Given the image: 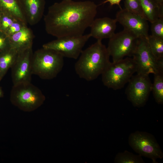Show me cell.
<instances>
[{
	"mask_svg": "<svg viewBox=\"0 0 163 163\" xmlns=\"http://www.w3.org/2000/svg\"><path fill=\"white\" fill-rule=\"evenodd\" d=\"M160 4L163 5V0H156Z\"/></svg>",
	"mask_w": 163,
	"mask_h": 163,
	"instance_id": "83f0119b",
	"label": "cell"
},
{
	"mask_svg": "<svg viewBox=\"0 0 163 163\" xmlns=\"http://www.w3.org/2000/svg\"><path fill=\"white\" fill-rule=\"evenodd\" d=\"M0 79H1V78H0Z\"/></svg>",
	"mask_w": 163,
	"mask_h": 163,
	"instance_id": "4dcf8cb0",
	"label": "cell"
},
{
	"mask_svg": "<svg viewBox=\"0 0 163 163\" xmlns=\"http://www.w3.org/2000/svg\"><path fill=\"white\" fill-rule=\"evenodd\" d=\"M33 54L32 48L18 52L11 67L13 85L31 82Z\"/></svg>",
	"mask_w": 163,
	"mask_h": 163,
	"instance_id": "8fae6325",
	"label": "cell"
},
{
	"mask_svg": "<svg viewBox=\"0 0 163 163\" xmlns=\"http://www.w3.org/2000/svg\"><path fill=\"white\" fill-rule=\"evenodd\" d=\"M132 149L138 155L150 159L153 163L163 158V152L154 136L150 133L137 131L131 133L128 139Z\"/></svg>",
	"mask_w": 163,
	"mask_h": 163,
	"instance_id": "8992f818",
	"label": "cell"
},
{
	"mask_svg": "<svg viewBox=\"0 0 163 163\" xmlns=\"http://www.w3.org/2000/svg\"><path fill=\"white\" fill-rule=\"evenodd\" d=\"M0 22V30L5 33L11 24L17 20L8 14L2 13Z\"/></svg>",
	"mask_w": 163,
	"mask_h": 163,
	"instance_id": "cb8c5ba5",
	"label": "cell"
},
{
	"mask_svg": "<svg viewBox=\"0 0 163 163\" xmlns=\"http://www.w3.org/2000/svg\"><path fill=\"white\" fill-rule=\"evenodd\" d=\"M19 2L27 23L32 26L37 24L43 14L45 0H19Z\"/></svg>",
	"mask_w": 163,
	"mask_h": 163,
	"instance_id": "4fadbf2b",
	"label": "cell"
},
{
	"mask_svg": "<svg viewBox=\"0 0 163 163\" xmlns=\"http://www.w3.org/2000/svg\"><path fill=\"white\" fill-rule=\"evenodd\" d=\"M139 38L132 32L124 29L109 39L107 49L113 62L120 60L125 56H132Z\"/></svg>",
	"mask_w": 163,
	"mask_h": 163,
	"instance_id": "52a82bcc",
	"label": "cell"
},
{
	"mask_svg": "<svg viewBox=\"0 0 163 163\" xmlns=\"http://www.w3.org/2000/svg\"><path fill=\"white\" fill-rule=\"evenodd\" d=\"M0 34V53L11 47L9 37L5 34Z\"/></svg>",
	"mask_w": 163,
	"mask_h": 163,
	"instance_id": "484cf974",
	"label": "cell"
},
{
	"mask_svg": "<svg viewBox=\"0 0 163 163\" xmlns=\"http://www.w3.org/2000/svg\"><path fill=\"white\" fill-rule=\"evenodd\" d=\"M117 22L115 19L107 17L94 19L90 27L91 37L97 40L110 39L115 34Z\"/></svg>",
	"mask_w": 163,
	"mask_h": 163,
	"instance_id": "5bb4252c",
	"label": "cell"
},
{
	"mask_svg": "<svg viewBox=\"0 0 163 163\" xmlns=\"http://www.w3.org/2000/svg\"><path fill=\"white\" fill-rule=\"evenodd\" d=\"M27 26V24L18 20H15L11 24L5 34L8 37L20 31Z\"/></svg>",
	"mask_w": 163,
	"mask_h": 163,
	"instance_id": "d4e9b609",
	"label": "cell"
},
{
	"mask_svg": "<svg viewBox=\"0 0 163 163\" xmlns=\"http://www.w3.org/2000/svg\"><path fill=\"white\" fill-rule=\"evenodd\" d=\"M148 41L153 54L158 60L163 59V39L149 35Z\"/></svg>",
	"mask_w": 163,
	"mask_h": 163,
	"instance_id": "44dd1931",
	"label": "cell"
},
{
	"mask_svg": "<svg viewBox=\"0 0 163 163\" xmlns=\"http://www.w3.org/2000/svg\"><path fill=\"white\" fill-rule=\"evenodd\" d=\"M141 155H136L127 150L118 153L116 155L115 163H144Z\"/></svg>",
	"mask_w": 163,
	"mask_h": 163,
	"instance_id": "ffe728a7",
	"label": "cell"
},
{
	"mask_svg": "<svg viewBox=\"0 0 163 163\" xmlns=\"http://www.w3.org/2000/svg\"><path fill=\"white\" fill-rule=\"evenodd\" d=\"M18 52L10 47L0 53V78L11 68L17 57Z\"/></svg>",
	"mask_w": 163,
	"mask_h": 163,
	"instance_id": "ac0fdd59",
	"label": "cell"
},
{
	"mask_svg": "<svg viewBox=\"0 0 163 163\" xmlns=\"http://www.w3.org/2000/svg\"><path fill=\"white\" fill-rule=\"evenodd\" d=\"M0 12L10 15L27 24L19 0H0Z\"/></svg>",
	"mask_w": 163,
	"mask_h": 163,
	"instance_id": "e0dca14e",
	"label": "cell"
},
{
	"mask_svg": "<svg viewBox=\"0 0 163 163\" xmlns=\"http://www.w3.org/2000/svg\"><path fill=\"white\" fill-rule=\"evenodd\" d=\"M145 19L151 23L163 18V5L156 0H140Z\"/></svg>",
	"mask_w": 163,
	"mask_h": 163,
	"instance_id": "2e32d148",
	"label": "cell"
},
{
	"mask_svg": "<svg viewBox=\"0 0 163 163\" xmlns=\"http://www.w3.org/2000/svg\"><path fill=\"white\" fill-rule=\"evenodd\" d=\"M136 72L135 63L132 58L127 57L110 62L101 74L104 85L117 90L123 88Z\"/></svg>",
	"mask_w": 163,
	"mask_h": 163,
	"instance_id": "277c9868",
	"label": "cell"
},
{
	"mask_svg": "<svg viewBox=\"0 0 163 163\" xmlns=\"http://www.w3.org/2000/svg\"><path fill=\"white\" fill-rule=\"evenodd\" d=\"M80 55L75 70L80 78L87 81L97 78L110 62L107 47L101 40L82 50Z\"/></svg>",
	"mask_w": 163,
	"mask_h": 163,
	"instance_id": "7a4b0ae2",
	"label": "cell"
},
{
	"mask_svg": "<svg viewBox=\"0 0 163 163\" xmlns=\"http://www.w3.org/2000/svg\"><path fill=\"white\" fill-rule=\"evenodd\" d=\"M154 75L152 91L156 102L158 104H163V73L158 72Z\"/></svg>",
	"mask_w": 163,
	"mask_h": 163,
	"instance_id": "d6986e66",
	"label": "cell"
},
{
	"mask_svg": "<svg viewBox=\"0 0 163 163\" xmlns=\"http://www.w3.org/2000/svg\"><path fill=\"white\" fill-rule=\"evenodd\" d=\"M9 38L11 47L18 52L32 48L34 36L27 26Z\"/></svg>",
	"mask_w": 163,
	"mask_h": 163,
	"instance_id": "9a60e30c",
	"label": "cell"
},
{
	"mask_svg": "<svg viewBox=\"0 0 163 163\" xmlns=\"http://www.w3.org/2000/svg\"><path fill=\"white\" fill-rule=\"evenodd\" d=\"M64 57L58 52L42 48L33 54L32 59V74L44 79L56 77L62 69Z\"/></svg>",
	"mask_w": 163,
	"mask_h": 163,
	"instance_id": "3957f363",
	"label": "cell"
},
{
	"mask_svg": "<svg viewBox=\"0 0 163 163\" xmlns=\"http://www.w3.org/2000/svg\"><path fill=\"white\" fill-rule=\"evenodd\" d=\"M122 0H106L103 2L100 5L104 4L107 2H109L111 6H112L114 5H118L119 7L121 8L120 5V3Z\"/></svg>",
	"mask_w": 163,
	"mask_h": 163,
	"instance_id": "4316f807",
	"label": "cell"
},
{
	"mask_svg": "<svg viewBox=\"0 0 163 163\" xmlns=\"http://www.w3.org/2000/svg\"><path fill=\"white\" fill-rule=\"evenodd\" d=\"M124 7L125 9L145 19L140 0H125Z\"/></svg>",
	"mask_w": 163,
	"mask_h": 163,
	"instance_id": "7402d4cb",
	"label": "cell"
},
{
	"mask_svg": "<svg viewBox=\"0 0 163 163\" xmlns=\"http://www.w3.org/2000/svg\"><path fill=\"white\" fill-rule=\"evenodd\" d=\"M1 13L0 12V20H1Z\"/></svg>",
	"mask_w": 163,
	"mask_h": 163,
	"instance_id": "f546056e",
	"label": "cell"
},
{
	"mask_svg": "<svg viewBox=\"0 0 163 163\" xmlns=\"http://www.w3.org/2000/svg\"><path fill=\"white\" fill-rule=\"evenodd\" d=\"M11 99L13 104L20 109L30 112L40 107L45 97L39 88L30 82L13 85Z\"/></svg>",
	"mask_w": 163,
	"mask_h": 163,
	"instance_id": "5b68a950",
	"label": "cell"
},
{
	"mask_svg": "<svg viewBox=\"0 0 163 163\" xmlns=\"http://www.w3.org/2000/svg\"><path fill=\"white\" fill-rule=\"evenodd\" d=\"M151 24V35L163 39V18H159Z\"/></svg>",
	"mask_w": 163,
	"mask_h": 163,
	"instance_id": "603a6c76",
	"label": "cell"
},
{
	"mask_svg": "<svg viewBox=\"0 0 163 163\" xmlns=\"http://www.w3.org/2000/svg\"><path fill=\"white\" fill-rule=\"evenodd\" d=\"M90 34L61 37L44 44L43 47L55 50L64 57L76 59L90 37Z\"/></svg>",
	"mask_w": 163,
	"mask_h": 163,
	"instance_id": "ba28073f",
	"label": "cell"
},
{
	"mask_svg": "<svg viewBox=\"0 0 163 163\" xmlns=\"http://www.w3.org/2000/svg\"><path fill=\"white\" fill-rule=\"evenodd\" d=\"M115 19L124 29L132 32L139 38H148L149 26L145 18L125 8H121L117 13Z\"/></svg>",
	"mask_w": 163,
	"mask_h": 163,
	"instance_id": "7c38bea8",
	"label": "cell"
},
{
	"mask_svg": "<svg viewBox=\"0 0 163 163\" xmlns=\"http://www.w3.org/2000/svg\"><path fill=\"white\" fill-rule=\"evenodd\" d=\"M132 56L136 65L137 74L149 75L150 74L160 72L157 60L151 50L147 38H139Z\"/></svg>",
	"mask_w": 163,
	"mask_h": 163,
	"instance_id": "9c48e42d",
	"label": "cell"
},
{
	"mask_svg": "<svg viewBox=\"0 0 163 163\" xmlns=\"http://www.w3.org/2000/svg\"><path fill=\"white\" fill-rule=\"evenodd\" d=\"M2 95V92L1 89H0V97Z\"/></svg>",
	"mask_w": 163,
	"mask_h": 163,
	"instance_id": "f1b7e54d",
	"label": "cell"
},
{
	"mask_svg": "<svg viewBox=\"0 0 163 163\" xmlns=\"http://www.w3.org/2000/svg\"><path fill=\"white\" fill-rule=\"evenodd\" d=\"M128 82L125 91L128 100L135 107L143 106L152 91V83L149 75L137 74Z\"/></svg>",
	"mask_w": 163,
	"mask_h": 163,
	"instance_id": "30bf717a",
	"label": "cell"
},
{
	"mask_svg": "<svg viewBox=\"0 0 163 163\" xmlns=\"http://www.w3.org/2000/svg\"><path fill=\"white\" fill-rule=\"evenodd\" d=\"M97 7L90 1L62 0L55 3L44 16L45 30L57 38L83 35L95 19Z\"/></svg>",
	"mask_w": 163,
	"mask_h": 163,
	"instance_id": "6da1fadb",
	"label": "cell"
}]
</instances>
